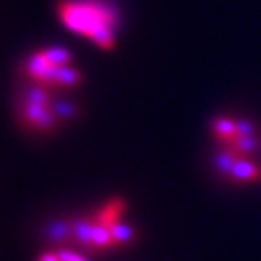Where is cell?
Masks as SVG:
<instances>
[{
  "mask_svg": "<svg viewBox=\"0 0 261 261\" xmlns=\"http://www.w3.org/2000/svg\"><path fill=\"white\" fill-rule=\"evenodd\" d=\"M56 12L68 31L100 49L111 51L117 41L119 15L106 0H60Z\"/></svg>",
  "mask_w": 261,
  "mask_h": 261,
  "instance_id": "1",
  "label": "cell"
},
{
  "mask_svg": "<svg viewBox=\"0 0 261 261\" xmlns=\"http://www.w3.org/2000/svg\"><path fill=\"white\" fill-rule=\"evenodd\" d=\"M25 76L43 88H73L83 82V75L71 63V53L63 48H48L31 55L25 63Z\"/></svg>",
  "mask_w": 261,
  "mask_h": 261,
  "instance_id": "2",
  "label": "cell"
},
{
  "mask_svg": "<svg viewBox=\"0 0 261 261\" xmlns=\"http://www.w3.org/2000/svg\"><path fill=\"white\" fill-rule=\"evenodd\" d=\"M65 109H56L55 100L48 93V88L36 85L34 90L25 93V98L20 106L22 122L34 133L48 134L53 133L61 121Z\"/></svg>",
  "mask_w": 261,
  "mask_h": 261,
  "instance_id": "3",
  "label": "cell"
},
{
  "mask_svg": "<svg viewBox=\"0 0 261 261\" xmlns=\"http://www.w3.org/2000/svg\"><path fill=\"white\" fill-rule=\"evenodd\" d=\"M216 165L221 175L227 176L236 184H251L261 178V168L249 156L238 154L226 148H222L217 154Z\"/></svg>",
  "mask_w": 261,
  "mask_h": 261,
  "instance_id": "4",
  "label": "cell"
},
{
  "mask_svg": "<svg viewBox=\"0 0 261 261\" xmlns=\"http://www.w3.org/2000/svg\"><path fill=\"white\" fill-rule=\"evenodd\" d=\"M124 208H126L124 200H121V198H114V200L107 202L102 208H98V212L95 214L93 219H95L98 224H102V226L112 227L114 224L121 222Z\"/></svg>",
  "mask_w": 261,
  "mask_h": 261,
  "instance_id": "5",
  "label": "cell"
},
{
  "mask_svg": "<svg viewBox=\"0 0 261 261\" xmlns=\"http://www.w3.org/2000/svg\"><path fill=\"white\" fill-rule=\"evenodd\" d=\"M109 229H111V232H112V238H114L116 246H126V244L133 243L134 238H136L134 229L126 226V224H122V222L114 224V226L109 227Z\"/></svg>",
  "mask_w": 261,
  "mask_h": 261,
  "instance_id": "6",
  "label": "cell"
},
{
  "mask_svg": "<svg viewBox=\"0 0 261 261\" xmlns=\"http://www.w3.org/2000/svg\"><path fill=\"white\" fill-rule=\"evenodd\" d=\"M56 251H58L61 261H88L85 256H82V254L75 251H70V249H56Z\"/></svg>",
  "mask_w": 261,
  "mask_h": 261,
  "instance_id": "7",
  "label": "cell"
}]
</instances>
